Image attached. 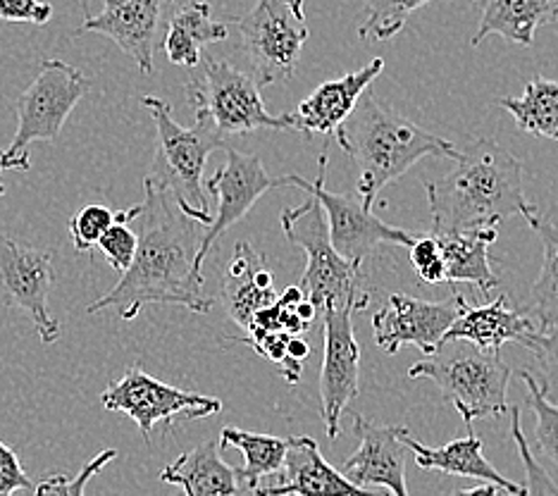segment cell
<instances>
[{"label": "cell", "mask_w": 558, "mask_h": 496, "mask_svg": "<svg viewBox=\"0 0 558 496\" xmlns=\"http://www.w3.org/2000/svg\"><path fill=\"white\" fill-rule=\"evenodd\" d=\"M256 496H385L353 485L341 470L327 463L313 437H289L282 482L272 487H256Z\"/></svg>", "instance_id": "cell-18"}, {"label": "cell", "mask_w": 558, "mask_h": 496, "mask_svg": "<svg viewBox=\"0 0 558 496\" xmlns=\"http://www.w3.org/2000/svg\"><path fill=\"white\" fill-rule=\"evenodd\" d=\"M279 222H282V232L291 244L306 251L308 263L299 287L315 309L325 311L349 301L371 303V294H359L363 265L344 261L335 251L318 201L308 196V201L301 203V206L287 208Z\"/></svg>", "instance_id": "cell-8"}, {"label": "cell", "mask_w": 558, "mask_h": 496, "mask_svg": "<svg viewBox=\"0 0 558 496\" xmlns=\"http://www.w3.org/2000/svg\"><path fill=\"white\" fill-rule=\"evenodd\" d=\"M20 489L34 492V485L24 473L17 453L0 441V496H15Z\"/></svg>", "instance_id": "cell-37"}, {"label": "cell", "mask_w": 558, "mask_h": 496, "mask_svg": "<svg viewBox=\"0 0 558 496\" xmlns=\"http://www.w3.org/2000/svg\"><path fill=\"white\" fill-rule=\"evenodd\" d=\"M222 301L232 320L246 329L251 317L265 305L277 301L275 275L265 265V258L246 241H239L234 256L222 277Z\"/></svg>", "instance_id": "cell-21"}, {"label": "cell", "mask_w": 558, "mask_h": 496, "mask_svg": "<svg viewBox=\"0 0 558 496\" xmlns=\"http://www.w3.org/2000/svg\"><path fill=\"white\" fill-rule=\"evenodd\" d=\"M291 496H294V494H291Z\"/></svg>", "instance_id": "cell-46"}, {"label": "cell", "mask_w": 558, "mask_h": 496, "mask_svg": "<svg viewBox=\"0 0 558 496\" xmlns=\"http://www.w3.org/2000/svg\"><path fill=\"white\" fill-rule=\"evenodd\" d=\"M465 305L461 294H451L441 301L391 294L389 305L373 315L375 343L391 355L403 347H415L425 355H433Z\"/></svg>", "instance_id": "cell-15"}, {"label": "cell", "mask_w": 558, "mask_h": 496, "mask_svg": "<svg viewBox=\"0 0 558 496\" xmlns=\"http://www.w3.org/2000/svg\"><path fill=\"white\" fill-rule=\"evenodd\" d=\"M294 313H296L306 325H313L315 315H318V309H315V305H313L308 299H303V301L296 305V309H294Z\"/></svg>", "instance_id": "cell-44"}, {"label": "cell", "mask_w": 558, "mask_h": 496, "mask_svg": "<svg viewBox=\"0 0 558 496\" xmlns=\"http://www.w3.org/2000/svg\"><path fill=\"white\" fill-rule=\"evenodd\" d=\"M248 58L253 82L260 88L289 82L308 38L303 0H258L234 20Z\"/></svg>", "instance_id": "cell-9"}, {"label": "cell", "mask_w": 558, "mask_h": 496, "mask_svg": "<svg viewBox=\"0 0 558 496\" xmlns=\"http://www.w3.org/2000/svg\"><path fill=\"white\" fill-rule=\"evenodd\" d=\"M142 104L156 124V153L144 182L168 191L189 218L208 227L213 215L208 208L203 172H206L210 153L227 146L225 138L201 120H196L189 130L177 124L172 118V106L158 96H144Z\"/></svg>", "instance_id": "cell-4"}, {"label": "cell", "mask_w": 558, "mask_h": 496, "mask_svg": "<svg viewBox=\"0 0 558 496\" xmlns=\"http://www.w3.org/2000/svg\"><path fill=\"white\" fill-rule=\"evenodd\" d=\"M100 403L108 411L130 415L146 441L154 437L156 425H172L177 418L201 420L222 411L220 399L165 385L144 373L138 363H134L120 379L110 382V387L100 394Z\"/></svg>", "instance_id": "cell-10"}, {"label": "cell", "mask_w": 558, "mask_h": 496, "mask_svg": "<svg viewBox=\"0 0 558 496\" xmlns=\"http://www.w3.org/2000/svg\"><path fill=\"white\" fill-rule=\"evenodd\" d=\"M551 22H558V0H485L471 44L480 46L482 38L499 34L511 44L532 46L537 29Z\"/></svg>", "instance_id": "cell-24"}, {"label": "cell", "mask_w": 558, "mask_h": 496, "mask_svg": "<svg viewBox=\"0 0 558 496\" xmlns=\"http://www.w3.org/2000/svg\"><path fill=\"white\" fill-rule=\"evenodd\" d=\"M511 437L515 441L520 461H523L525 468V496H558V485L547 473V468L537 461L525 439L523 425H520V406H513L511 409Z\"/></svg>", "instance_id": "cell-33"}, {"label": "cell", "mask_w": 558, "mask_h": 496, "mask_svg": "<svg viewBox=\"0 0 558 496\" xmlns=\"http://www.w3.org/2000/svg\"><path fill=\"white\" fill-rule=\"evenodd\" d=\"M383 70L385 60L375 58L359 72H351L339 76V80H329L320 84L308 98L301 100L296 112L291 114V118H294V132L303 136H337L339 126L347 122L361 96L367 92V86L377 80Z\"/></svg>", "instance_id": "cell-19"}, {"label": "cell", "mask_w": 558, "mask_h": 496, "mask_svg": "<svg viewBox=\"0 0 558 496\" xmlns=\"http://www.w3.org/2000/svg\"><path fill=\"white\" fill-rule=\"evenodd\" d=\"M327 150L320 156L318 180L308 182L299 174H289V186H299L308 191V196L323 206L329 241H332L335 251L344 261L363 265V261L371 256L377 246H411L413 237L401 227H391L377 218L373 210L363 208L361 198L341 196L329 191L325 184L327 177Z\"/></svg>", "instance_id": "cell-11"}, {"label": "cell", "mask_w": 558, "mask_h": 496, "mask_svg": "<svg viewBox=\"0 0 558 496\" xmlns=\"http://www.w3.org/2000/svg\"><path fill=\"white\" fill-rule=\"evenodd\" d=\"M535 332H539L535 323L523 311H515L509 299L499 297L485 305H465L444 341H468L482 351H499L511 341L527 347Z\"/></svg>", "instance_id": "cell-20"}, {"label": "cell", "mask_w": 558, "mask_h": 496, "mask_svg": "<svg viewBox=\"0 0 558 496\" xmlns=\"http://www.w3.org/2000/svg\"><path fill=\"white\" fill-rule=\"evenodd\" d=\"M403 425H377L363 415H353V435L359 437V449L353 451L341 475L359 487H387L391 496H409L405 487V447L401 437Z\"/></svg>", "instance_id": "cell-16"}, {"label": "cell", "mask_w": 558, "mask_h": 496, "mask_svg": "<svg viewBox=\"0 0 558 496\" xmlns=\"http://www.w3.org/2000/svg\"><path fill=\"white\" fill-rule=\"evenodd\" d=\"M523 377L525 387H527V403L530 409L535 411L537 418V427H535V437H537V447L539 451L558 465V403H554L547 391L542 389L537 377L523 371L520 373Z\"/></svg>", "instance_id": "cell-32"}, {"label": "cell", "mask_w": 558, "mask_h": 496, "mask_svg": "<svg viewBox=\"0 0 558 496\" xmlns=\"http://www.w3.org/2000/svg\"><path fill=\"white\" fill-rule=\"evenodd\" d=\"M222 150L225 165L206 184L210 194L218 196V210H215L213 222L203 229V239L196 253L198 270H203V261L210 256L218 239L241 218H246L263 194H268L272 189L289 186V174L270 177L258 156H246V153L230 146H225Z\"/></svg>", "instance_id": "cell-14"}, {"label": "cell", "mask_w": 558, "mask_h": 496, "mask_svg": "<svg viewBox=\"0 0 558 496\" xmlns=\"http://www.w3.org/2000/svg\"><path fill=\"white\" fill-rule=\"evenodd\" d=\"M0 172H3V168H0ZM3 196H5V186L0 182V201H3Z\"/></svg>", "instance_id": "cell-45"}, {"label": "cell", "mask_w": 558, "mask_h": 496, "mask_svg": "<svg viewBox=\"0 0 558 496\" xmlns=\"http://www.w3.org/2000/svg\"><path fill=\"white\" fill-rule=\"evenodd\" d=\"M174 0H106L98 15H86L80 32L112 38L142 74L154 72V53L162 12Z\"/></svg>", "instance_id": "cell-17"}, {"label": "cell", "mask_w": 558, "mask_h": 496, "mask_svg": "<svg viewBox=\"0 0 558 496\" xmlns=\"http://www.w3.org/2000/svg\"><path fill=\"white\" fill-rule=\"evenodd\" d=\"M365 301H349L325 309V353L320 367L323 420L329 439L341 432V415L356 399L361 377V347L353 332V313L365 309Z\"/></svg>", "instance_id": "cell-12"}, {"label": "cell", "mask_w": 558, "mask_h": 496, "mask_svg": "<svg viewBox=\"0 0 558 496\" xmlns=\"http://www.w3.org/2000/svg\"><path fill=\"white\" fill-rule=\"evenodd\" d=\"M501 492H504L501 487L482 482L480 487H473V489H456L451 496H501Z\"/></svg>", "instance_id": "cell-43"}, {"label": "cell", "mask_w": 558, "mask_h": 496, "mask_svg": "<svg viewBox=\"0 0 558 496\" xmlns=\"http://www.w3.org/2000/svg\"><path fill=\"white\" fill-rule=\"evenodd\" d=\"M116 220V213L108 206H84L77 215L70 218V237L72 244L80 253H88L98 246L100 237L106 234V229Z\"/></svg>", "instance_id": "cell-35"}, {"label": "cell", "mask_w": 558, "mask_h": 496, "mask_svg": "<svg viewBox=\"0 0 558 496\" xmlns=\"http://www.w3.org/2000/svg\"><path fill=\"white\" fill-rule=\"evenodd\" d=\"M411 249V263L415 267V273L425 270L427 265H433L435 261L441 258V251H439V241L437 237H423V239H415Z\"/></svg>", "instance_id": "cell-39"}, {"label": "cell", "mask_w": 558, "mask_h": 496, "mask_svg": "<svg viewBox=\"0 0 558 496\" xmlns=\"http://www.w3.org/2000/svg\"><path fill=\"white\" fill-rule=\"evenodd\" d=\"M88 88L92 82L80 68L58 58L41 60L36 80L17 96V132L10 146L0 150V168L27 172L32 168V144L56 142Z\"/></svg>", "instance_id": "cell-7"}, {"label": "cell", "mask_w": 558, "mask_h": 496, "mask_svg": "<svg viewBox=\"0 0 558 496\" xmlns=\"http://www.w3.org/2000/svg\"><path fill=\"white\" fill-rule=\"evenodd\" d=\"M499 229H475V232L437 237L449 285H473L482 294L499 287V277L492 270L489 246L497 241Z\"/></svg>", "instance_id": "cell-25"}, {"label": "cell", "mask_w": 558, "mask_h": 496, "mask_svg": "<svg viewBox=\"0 0 558 496\" xmlns=\"http://www.w3.org/2000/svg\"><path fill=\"white\" fill-rule=\"evenodd\" d=\"M453 162L441 182L425 184L433 237L497 229L513 215L537 213L523 194V165L494 138H477Z\"/></svg>", "instance_id": "cell-2"}, {"label": "cell", "mask_w": 558, "mask_h": 496, "mask_svg": "<svg viewBox=\"0 0 558 496\" xmlns=\"http://www.w3.org/2000/svg\"><path fill=\"white\" fill-rule=\"evenodd\" d=\"M160 480L180 485L186 496H234L241 489L239 470L222 461L220 444L215 439L198 444L196 449L165 465Z\"/></svg>", "instance_id": "cell-23"}, {"label": "cell", "mask_w": 558, "mask_h": 496, "mask_svg": "<svg viewBox=\"0 0 558 496\" xmlns=\"http://www.w3.org/2000/svg\"><path fill=\"white\" fill-rule=\"evenodd\" d=\"M53 285V256L48 251L22 246L0 232V303L27 313L46 347L60 339V323L48 311Z\"/></svg>", "instance_id": "cell-13"}, {"label": "cell", "mask_w": 558, "mask_h": 496, "mask_svg": "<svg viewBox=\"0 0 558 496\" xmlns=\"http://www.w3.org/2000/svg\"><path fill=\"white\" fill-rule=\"evenodd\" d=\"M411 379L435 382L444 399L456 406L468 430L473 420L501 418L509 394L511 367L499 351H482L468 341H444L441 347L411 365Z\"/></svg>", "instance_id": "cell-5"}, {"label": "cell", "mask_w": 558, "mask_h": 496, "mask_svg": "<svg viewBox=\"0 0 558 496\" xmlns=\"http://www.w3.org/2000/svg\"><path fill=\"white\" fill-rule=\"evenodd\" d=\"M144 191L134 261L108 294L88 305V313L116 311L122 320H134L146 305L162 303L208 313L213 297L206 294V279L196 267L206 227L189 218L168 191L148 182Z\"/></svg>", "instance_id": "cell-1"}, {"label": "cell", "mask_w": 558, "mask_h": 496, "mask_svg": "<svg viewBox=\"0 0 558 496\" xmlns=\"http://www.w3.org/2000/svg\"><path fill=\"white\" fill-rule=\"evenodd\" d=\"M499 106L513 114L520 132L558 142V82L535 76L523 94L501 98Z\"/></svg>", "instance_id": "cell-29"}, {"label": "cell", "mask_w": 558, "mask_h": 496, "mask_svg": "<svg viewBox=\"0 0 558 496\" xmlns=\"http://www.w3.org/2000/svg\"><path fill=\"white\" fill-rule=\"evenodd\" d=\"M289 339H291V335H287V332H272V335H268L258 343L256 351L279 367L289 359V353H287Z\"/></svg>", "instance_id": "cell-40"}, {"label": "cell", "mask_w": 558, "mask_h": 496, "mask_svg": "<svg viewBox=\"0 0 558 496\" xmlns=\"http://www.w3.org/2000/svg\"><path fill=\"white\" fill-rule=\"evenodd\" d=\"M303 299H306V294H303L301 287H287V289L282 291V297H277V303L282 305V309H291V311H294Z\"/></svg>", "instance_id": "cell-42"}, {"label": "cell", "mask_w": 558, "mask_h": 496, "mask_svg": "<svg viewBox=\"0 0 558 496\" xmlns=\"http://www.w3.org/2000/svg\"><path fill=\"white\" fill-rule=\"evenodd\" d=\"M427 3L433 0H365L359 36L373 44L389 41L405 27L413 12Z\"/></svg>", "instance_id": "cell-30"}, {"label": "cell", "mask_w": 558, "mask_h": 496, "mask_svg": "<svg viewBox=\"0 0 558 496\" xmlns=\"http://www.w3.org/2000/svg\"><path fill=\"white\" fill-rule=\"evenodd\" d=\"M227 34H230L227 24L213 20L208 3H192L177 10V15L170 20L162 48L172 65L194 70L203 58V46L225 41Z\"/></svg>", "instance_id": "cell-26"}, {"label": "cell", "mask_w": 558, "mask_h": 496, "mask_svg": "<svg viewBox=\"0 0 558 496\" xmlns=\"http://www.w3.org/2000/svg\"><path fill=\"white\" fill-rule=\"evenodd\" d=\"M403 447L411 449L415 456V463L425 470H439L444 475H459V477H473L489 482V485L501 487L509 496H525V487L515 485V482L506 480L497 468H494L485 458V444L475 435L473 427L468 430L465 437L451 439L439 449H429L425 444L415 441L411 432L401 437Z\"/></svg>", "instance_id": "cell-22"}, {"label": "cell", "mask_w": 558, "mask_h": 496, "mask_svg": "<svg viewBox=\"0 0 558 496\" xmlns=\"http://www.w3.org/2000/svg\"><path fill=\"white\" fill-rule=\"evenodd\" d=\"M218 444H220V451L234 447L244 453V465L236 468L239 477L244 480V485L248 489H256L260 477L282 473L284 456L289 449V437H272V435H258V432L225 427Z\"/></svg>", "instance_id": "cell-28"}, {"label": "cell", "mask_w": 558, "mask_h": 496, "mask_svg": "<svg viewBox=\"0 0 558 496\" xmlns=\"http://www.w3.org/2000/svg\"><path fill=\"white\" fill-rule=\"evenodd\" d=\"M112 458H118L116 449H106L98 456H94L77 475L68 477V475H50L39 485L34 487V496H84V489L88 485V480L96 477L100 470H104Z\"/></svg>", "instance_id": "cell-34"}, {"label": "cell", "mask_w": 558, "mask_h": 496, "mask_svg": "<svg viewBox=\"0 0 558 496\" xmlns=\"http://www.w3.org/2000/svg\"><path fill=\"white\" fill-rule=\"evenodd\" d=\"M287 353H289V359L303 363V361L308 359V353H311L308 341L301 339V337H291L289 339V347H287Z\"/></svg>", "instance_id": "cell-41"}, {"label": "cell", "mask_w": 558, "mask_h": 496, "mask_svg": "<svg viewBox=\"0 0 558 496\" xmlns=\"http://www.w3.org/2000/svg\"><path fill=\"white\" fill-rule=\"evenodd\" d=\"M535 355L539 377L537 382L542 389L547 391V397L554 401L558 399V329H549V332H535L527 341V347Z\"/></svg>", "instance_id": "cell-36"}, {"label": "cell", "mask_w": 558, "mask_h": 496, "mask_svg": "<svg viewBox=\"0 0 558 496\" xmlns=\"http://www.w3.org/2000/svg\"><path fill=\"white\" fill-rule=\"evenodd\" d=\"M525 220L542 241L544 265L525 301L523 313L535 323L539 332H549V329H558V227L542 218L539 210Z\"/></svg>", "instance_id": "cell-27"}, {"label": "cell", "mask_w": 558, "mask_h": 496, "mask_svg": "<svg viewBox=\"0 0 558 496\" xmlns=\"http://www.w3.org/2000/svg\"><path fill=\"white\" fill-rule=\"evenodd\" d=\"M53 17V5L44 0H0V20L46 24Z\"/></svg>", "instance_id": "cell-38"}, {"label": "cell", "mask_w": 558, "mask_h": 496, "mask_svg": "<svg viewBox=\"0 0 558 496\" xmlns=\"http://www.w3.org/2000/svg\"><path fill=\"white\" fill-rule=\"evenodd\" d=\"M138 213H142V203H138V206L116 213V220H112V225L106 229V234L100 237L98 246H96L100 253H104L112 270H118V273H124L134 261L138 237L130 227V222H134L138 218Z\"/></svg>", "instance_id": "cell-31"}, {"label": "cell", "mask_w": 558, "mask_h": 496, "mask_svg": "<svg viewBox=\"0 0 558 496\" xmlns=\"http://www.w3.org/2000/svg\"><path fill=\"white\" fill-rule=\"evenodd\" d=\"M198 68V74L186 84L189 106L196 120L206 122L222 138L258 130H294L291 112L272 114L265 108L260 86L246 72L218 58H201Z\"/></svg>", "instance_id": "cell-6"}, {"label": "cell", "mask_w": 558, "mask_h": 496, "mask_svg": "<svg viewBox=\"0 0 558 496\" xmlns=\"http://www.w3.org/2000/svg\"><path fill=\"white\" fill-rule=\"evenodd\" d=\"M337 144L359 168V198L373 210L377 196L423 158H451L459 148L447 138L425 132L397 110L377 104L373 94L361 100L339 126Z\"/></svg>", "instance_id": "cell-3"}]
</instances>
